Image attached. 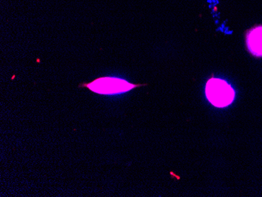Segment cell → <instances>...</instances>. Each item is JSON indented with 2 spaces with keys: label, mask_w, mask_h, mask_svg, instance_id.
Wrapping results in <instances>:
<instances>
[{
  "label": "cell",
  "mask_w": 262,
  "mask_h": 197,
  "mask_svg": "<svg viewBox=\"0 0 262 197\" xmlns=\"http://www.w3.org/2000/svg\"><path fill=\"white\" fill-rule=\"evenodd\" d=\"M139 86L120 78L108 76L98 78L91 83L79 85V86H84L93 92L103 95H121Z\"/></svg>",
  "instance_id": "obj_2"
},
{
  "label": "cell",
  "mask_w": 262,
  "mask_h": 197,
  "mask_svg": "<svg viewBox=\"0 0 262 197\" xmlns=\"http://www.w3.org/2000/svg\"><path fill=\"white\" fill-rule=\"evenodd\" d=\"M248 51L257 57H262V26H257L249 31L246 37Z\"/></svg>",
  "instance_id": "obj_3"
},
{
  "label": "cell",
  "mask_w": 262,
  "mask_h": 197,
  "mask_svg": "<svg viewBox=\"0 0 262 197\" xmlns=\"http://www.w3.org/2000/svg\"><path fill=\"white\" fill-rule=\"evenodd\" d=\"M205 95L212 105L222 108L233 102L235 92L227 81L219 78H211L206 84Z\"/></svg>",
  "instance_id": "obj_1"
}]
</instances>
